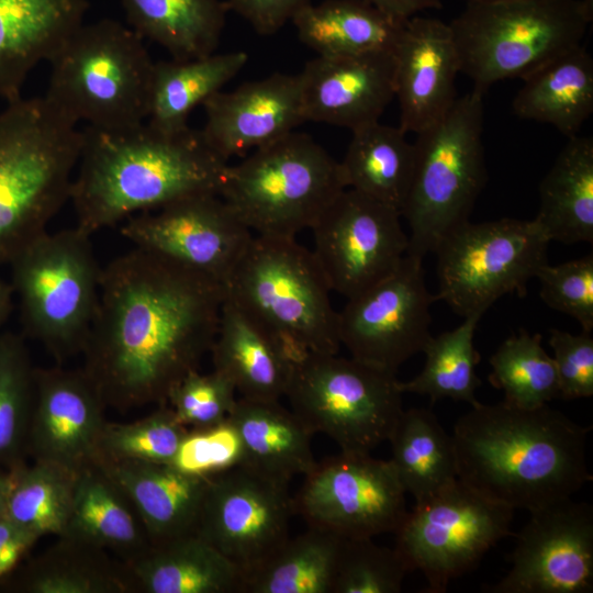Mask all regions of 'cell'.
Instances as JSON below:
<instances>
[{
	"label": "cell",
	"mask_w": 593,
	"mask_h": 593,
	"mask_svg": "<svg viewBox=\"0 0 593 593\" xmlns=\"http://www.w3.org/2000/svg\"><path fill=\"white\" fill-rule=\"evenodd\" d=\"M224 284L134 247L102 268L81 354L105 405L164 404L215 339Z\"/></svg>",
	"instance_id": "cell-1"
},
{
	"label": "cell",
	"mask_w": 593,
	"mask_h": 593,
	"mask_svg": "<svg viewBox=\"0 0 593 593\" xmlns=\"http://www.w3.org/2000/svg\"><path fill=\"white\" fill-rule=\"evenodd\" d=\"M590 429L548 404L479 402L454 426L458 480L513 510L570 499L593 480L585 455Z\"/></svg>",
	"instance_id": "cell-2"
},
{
	"label": "cell",
	"mask_w": 593,
	"mask_h": 593,
	"mask_svg": "<svg viewBox=\"0 0 593 593\" xmlns=\"http://www.w3.org/2000/svg\"><path fill=\"white\" fill-rule=\"evenodd\" d=\"M81 132L69 201L76 227L90 236L184 197L219 194L228 166L191 127L165 132L145 122L121 131L88 125Z\"/></svg>",
	"instance_id": "cell-3"
},
{
	"label": "cell",
	"mask_w": 593,
	"mask_h": 593,
	"mask_svg": "<svg viewBox=\"0 0 593 593\" xmlns=\"http://www.w3.org/2000/svg\"><path fill=\"white\" fill-rule=\"evenodd\" d=\"M45 96L0 112V266L36 237L70 200L82 132Z\"/></svg>",
	"instance_id": "cell-4"
},
{
	"label": "cell",
	"mask_w": 593,
	"mask_h": 593,
	"mask_svg": "<svg viewBox=\"0 0 593 593\" xmlns=\"http://www.w3.org/2000/svg\"><path fill=\"white\" fill-rule=\"evenodd\" d=\"M225 298L261 326L292 361L337 354L338 312L313 251L295 237L254 234L225 284Z\"/></svg>",
	"instance_id": "cell-5"
},
{
	"label": "cell",
	"mask_w": 593,
	"mask_h": 593,
	"mask_svg": "<svg viewBox=\"0 0 593 593\" xmlns=\"http://www.w3.org/2000/svg\"><path fill=\"white\" fill-rule=\"evenodd\" d=\"M49 63L45 97L75 123L121 131L147 120L154 61L132 29L112 19L82 23Z\"/></svg>",
	"instance_id": "cell-6"
},
{
	"label": "cell",
	"mask_w": 593,
	"mask_h": 593,
	"mask_svg": "<svg viewBox=\"0 0 593 593\" xmlns=\"http://www.w3.org/2000/svg\"><path fill=\"white\" fill-rule=\"evenodd\" d=\"M483 94L473 87L416 134L413 176L401 213L410 230L409 255L434 253L447 234L469 221L486 183Z\"/></svg>",
	"instance_id": "cell-7"
},
{
	"label": "cell",
	"mask_w": 593,
	"mask_h": 593,
	"mask_svg": "<svg viewBox=\"0 0 593 593\" xmlns=\"http://www.w3.org/2000/svg\"><path fill=\"white\" fill-rule=\"evenodd\" d=\"M345 189L340 163L293 131L228 164L219 194L253 234L295 237Z\"/></svg>",
	"instance_id": "cell-8"
},
{
	"label": "cell",
	"mask_w": 593,
	"mask_h": 593,
	"mask_svg": "<svg viewBox=\"0 0 593 593\" xmlns=\"http://www.w3.org/2000/svg\"><path fill=\"white\" fill-rule=\"evenodd\" d=\"M592 19L581 0H494L466 3L449 25L460 72L485 92L581 45Z\"/></svg>",
	"instance_id": "cell-9"
},
{
	"label": "cell",
	"mask_w": 593,
	"mask_h": 593,
	"mask_svg": "<svg viewBox=\"0 0 593 593\" xmlns=\"http://www.w3.org/2000/svg\"><path fill=\"white\" fill-rule=\"evenodd\" d=\"M91 236L78 227L36 237L9 262L22 324L57 359L82 351L99 300Z\"/></svg>",
	"instance_id": "cell-10"
},
{
	"label": "cell",
	"mask_w": 593,
	"mask_h": 593,
	"mask_svg": "<svg viewBox=\"0 0 593 593\" xmlns=\"http://www.w3.org/2000/svg\"><path fill=\"white\" fill-rule=\"evenodd\" d=\"M395 374L353 357L309 353L293 361L284 396L312 434L342 451L370 454L389 440L404 411Z\"/></svg>",
	"instance_id": "cell-11"
},
{
	"label": "cell",
	"mask_w": 593,
	"mask_h": 593,
	"mask_svg": "<svg viewBox=\"0 0 593 593\" xmlns=\"http://www.w3.org/2000/svg\"><path fill=\"white\" fill-rule=\"evenodd\" d=\"M550 240L538 222L503 217L465 222L438 244L437 300L459 316L483 315L508 293L524 296L548 262Z\"/></svg>",
	"instance_id": "cell-12"
},
{
	"label": "cell",
	"mask_w": 593,
	"mask_h": 593,
	"mask_svg": "<svg viewBox=\"0 0 593 593\" xmlns=\"http://www.w3.org/2000/svg\"><path fill=\"white\" fill-rule=\"evenodd\" d=\"M513 513L457 479L407 511L394 548L410 572L424 574L427 592L443 593L511 534Z\"/></svg>",
	"instance_id": "cell-13"
},
{
	"label": "cell",
	"mask_w": 593,
	"mask_h": 593,
	"mask_svg": "<svg viewBox=\"0 0 593 593\" xmlns=\"http://www.w3.org/2000/svg\"><path fill=\"white\" fill-rule=\"evenodd\" d=\"M405 494L390 460L340 450L316 461L293 502L307 526L373 538L398 529L407 513Z\"/></svg>",
	"instance_id": "cell-14"
},
{
	"label": "cell",
	"mask_w": 593,
	"mask_h": 593,
	"mask_svg": "<svg viewBox=\"0 0 593 593\" xmlns=\"http://www.w3.org/2000/svg\"><path fill=\"white\" fill-rule=\"evenodd\" d=\"M423 258L406 254L399 267L338 312V334L350 357L396 373L423 353L430 334L432 304Z\"/></svg>",
	"instance_id": "cell-15"
},
{
	"label": "cell",
	"mask_w": 593,
	"mask_h": 593,
	"mask_svg": "<svg viewBox=\"0 0 593 593\" xmlns=\"http://www.w3.org/2000/svg\"><path fill=\"white\" fill-rule=\"evenodd\" d=\"M401 217L349 188L335 198L311 228L312 251L332 291L351 299L399 267L409 247Z\"/></svg>",
	"instance_id": "cell-16"
},
{
	"label": "cell",
	"mask_w": 593,
	"mask_h": 593,
	"mask_svg": "<svg viewBox=\"0 0 593 593\" xmlns=\"http://www.w3.org/2000/svg\"><path fill=\"white\" fill-rule=\"evenodd\" d=\"M289 484L244 466L212 475L197 534L250 572L290 537Z\"/></svg>",
	"instance_id": "cell-17"
},
{
	"label": "cell",
	"mask_w": 593,
	"mask_h": 593,
	"mask_svg": "<svg viewBox=\"0 0 593 593\" xmlns=\"http://www.w3.org/2000/svg\"><path fill=\"white\" fill-rule=\"evenodd\" d=\"M122 235L225 284L253 232L217 193H200L126 219Z\"/></svg>",
	"instance_id": "cell-18"
},
{
	"label": "cell",
	"mask_w": 593,
	"mask_h": 593,
	"mask_svg": "<svg viewBox=\"0 0 593 593\" xmlns=\"http://www.w3.org/2000/svg\"><path fill=\"white\" fill-rule=\"evenodd\" d=\"M511 568L491 593H589L593 590V507L571 497L529 512Z\"/></svg>",
	"instance_id": "cell-19"
},
{
	"label": "cell",
	"mask_w": 593,
	"mask_h": 593,
	"mask_svg": "<svg viewBox=\"0 0 593 593\" xmlns=\"http://www.w3.org/2000/svg\"><path fill=\"white\" fill-rule=\"evenodd\" d=\"M104 402L83 370L35 369L26 445L36 461L76 473L97 465Z\"/></svg>",
	"instance_id": "cell-20"
},
{
	"label": "cell",
	"mask_w": 593,
	"mask_h": 593,
	"mask_svg": "<svg viewBox=\"0 0 593 593\" xmlns=\"http://www.w3.org/2000/svg\"><path fill=\"white\" fill-rule=\"evenodd\" d=\"M202 105L201 134L227 161L280 139L305 122L300 72H276L231 91L220 90Z\"/></svg>",
	"instance_id": "cell-21"
},
{
	"label": "cell",
	"mask_w": 593,
	"mask_h": 593,
	"mask_svg": "<svg viewBox=\"0 0 593 593\" xmlns=\"http://www.w3.org/2000/svg\"><path fill=\"white\" fill-rule=\"evenodd\" d=\"M300 76L305 122L355 131L379 121L395 96L393 51L317 55Z\"/></svg>",
	"instance_id": "cell-22"
},
{
	"label": "cell",
	"mask_w": 593,
	"mask_h": 593,
	"mask_svg": "<svg viewBox=\"0 0 593 593\" xmlns=\"http://www.w3.org/2000/svg\"><path fill=\"white\" fill-rule=\"evenodd\" d=\"M394 92L400 127L425 130L455 103L459 57L449 23L414 15L406 20L393 48Z\"/></svg>",
	"instance_id": "cell-23"
},
{
	"label": "cell",
	"mask_w": 593,
	"mask_h": 593,
	"mask_svg": "<svg viewBox=\"0 0 593 593\" xmlns=\"http://www.w3.org/2000/svg\"><path fill=\"white\" fill-rule=\"evenodd\" d=\"M97 465L130 497L152 545L197 533L212 477L163 462L102 460Z\"/></svg>",
	"instance_id": "cell-24"
},
{
	"label": "cell",
	"mask_w": 593,
	"mask_h": 593,
	"mask_svg": "<svg viewBox=\"0 0 593 593\" xmlns=\"http://www.w3.org/2000/svg\"><path fill=\"white\" fill-rule=\"evenodd\" d=\"M87 0H0V98H21L30 71L83 23Z\"/></svg>",
	"instance_id": "cell-25"
},
{
	"label": "cell",
	"mask_w": 593,
	"mask_h": 593,
	"mask_svg": "<svg viewBox=\"0 0 593 593\" xmlns=\"http://www.w3.org/2000/svg\"><path fill=\"white\" fill-rule=\"evenodd\" d=\"M213 370L225 376L240 398L280 401L293 361L261 326L225 298L211 347Z\"/></svg>",
	"instance_id": "cell-26"
},
{
	"label": "cell",
	"mask_w": 593,
	"mask_h": 593,
	"mask_svg": "<svg viewBox=\"0 0 593 593\" xmlns=\"http://www.w3.org/2000/svg\"><path fill=\"white\" fill-rule=\"evenodd\" d=\"M125 564L145 593H244V571L197 533L150 545Z\"/></svg>",
	"instance_id": "cell-27"
},
{
	"label": "cell",
	"mask_w": 593,
	"mask_h": 593,
	"mask_svg": "<svg viewBox=\"0 0 593 593\" xmlns=\"http://www.w3.org/2000/svg\"><path fill=\"white\" fill-rule=\"evenodd\" d=\"M227 419L240 440V466L287 483L315 466L313 434L279 401L239 396Z\"/></svg>",
	"instance_id": "cell-28"
},
{
	"label": "cell",
	"mask_w": 593,
	"mask_h": 593,
	"mask_svg": "<svg viewBox=\"0 0 593 593\" xmlns=\"http://www.w3.org/2000/svg\"><path fill=\"white\" fill-rule=\"evenodd\" d=\"M59 537L112 550L125 563L152 545L130 497L99 465L78 474L70 516Z\"/></svg>",
	"instance_id": "cell-29"
},
{
	"label": "cell",
	"mask_w": 593,
	"mask_h": 593,
	"mask_svg": "<svg viewBox=\"0 0 593 593\" xmlns=\"http://www.w3.org/2000/svg\"><path fill=\"white\" fill-rule=\"evenodd\" d=\"M513 99L514 113L547 123L568 137L578 135L593 112V59L579 45L525 78Z\"/></svg>",
	"instance_id": "cell-30"
},
{
	"label": "cell",
	"mask_w": 593,
	"mask_h": 593,
	"mask_svg": "<svg viewBox=\"0 0 593 593\" xmlns=\"http://www.w3.org/2000/svg\"><path fill=\"white\" fill-rule=\"evenodd\" d=\"M534 217L549 240L593 243V138L574 135L539 184Z\"/></svg>",
	"instance_id": "cell-31"
},
{
	"label": "cell",
	"mask_w": 593,
	"mask_h": 593,
	"mask_svg": "<svg viewBox=\"0 0 593 593\" xmlns=\"http://www.w3.org/2000/svg\"><path fill=\"white\" fill-rule=\"evenodd\" d=\"M299 40L322 56L393 51L406 21L360 0L310 3L291 20Z\"/></svg>",
	"instance_id": "cell-32"
},
{
	"label": "cell",
	"mask_w": 593,
	"mask_h": 593,
	"mask_svg": "<svg viewBox=\"0 0 593 593\" xmlns=\"http://www.w3.org/2000/svg\"><path fill=\"white\" fill-rule=\"evenodd\" d=\"M121 1L131 29L164 47L176 60L215 53L230 12L222 0Z\"/></svg>",
	"instance_id": "cell-33"
},
{
	"label": "cell",
	"mask_w": 593,
	"mask_h": 593,
	"mask_svg": "<svg viewBox=\"0 0 593 593\" xmlns=\"http://www.w3.org/2000/svg\"><path fill=\"white\" fill-rule=\"evenodd\" d=\"M340 168L346 188L402 213L410 190L415 150L400 126L379 121L351 131Z\"/></svg>",
	"instance_id": "cell-34"
},
{
	"label": "cell",
	"mask_w": 593,
	"mask_h": 593,
	"mask_svg": "<svg viewBox=\"0 0 593 593\" xmlns=\"http://www.w3.org/2000/svg\"><path fill=\"white\" fill-rule=\"evenodd\" d=\"M247 61V53L236 51L154 63L146 123L165 132L189 127L194 108L236 77Z\"/></svg>",
	"instance_id": "cell-35"
},
{
	"label": "cell",
	"mask_w": 593,
	"mask_h": 593,
	"mask_svg": "<svg viewBox=\"0 0 593 593\" xmlns=\"http://www.w3.org/2000/svg\"><path fill=\"white\" fill-rule=\"evenodd\" d=\"M398 478L415 503L455 482L457 458L452 436L427 409H409L389 438Z\"/></svg>",
	"instance_id": "cell-36"
},
{
	"label": "cell",
	"mask_w": 593,
	"mask_h": 593,
	"mask_svg": "<svg viewBox=\"0 0 593 593\" xmlns=\"http://www.w3.org/2000/svg\"><path fill=\"white\" fill-rule=\"evenodd\" d=\"M345 538L307 526L245 574L244 593H333Z\"/></svg>",
	"instance_id": "cell-37"
},
{
	"label": "cell",
	"mask_w": 593,
	"mask_h": 593,
	"mask_svg": "<svg viewBox=\"0 0 593 593\" xmlns=\"http://www.w3.org/2000/svg\"><path fill=\"white\" fill-rule=\"evenodd\" d=\"M79 473L64 467L21 461L10 468L3 518L33 534L61 536L66 529Z\"/></svg>",
	"instance_id": "cell-38"
},
{
	"label": "cell",
	"mask_w": 593,
	"mask_h": 593,
	"mask_svg": "<svg viewBox=\"0 0 593 593\" xmlns=\"http://www.w3.org/2000/svg\"><path fill=\"white\" fill-rule=\"evenodd\" d=\"M29 593H126L134 589L125 562L113 563L104 550L59 537L26 573Z\"/></svg>",
	"instance_id": "cell-39"
},
{
	"label": "cell",
	"mask_w": 593,
	"mask_h": 593,
	"mask_svg": "<svg viewBox=\"0 0 593 593\" xmlns=\"http://www.w3.org/2000/svg\"><path fill=\"white\" fill-rule=\"evenodd\" d=\"M482 316H467L458 327L432 336L423 349L426 359L422 371L409 381L399 382L402 393L424 395L433 403L451 399L477 405L475 391L481 380L475 369L481 357L473 340Z\"/></svg>",
	"instance_id": "cell-40"
},
{
	"label": "cell",
	"mask_w": 593,
	"mask_h": 593,
	"mask_svg": "<svg viewBox=\"0 0 593 593\" xmlns=\"http://www.w3.org/2000/svg\"><path fill=\"white\" fill-rule=\"evenodd\" d=\"M489 362V382L504 392L503 401L511 405L536 409L559 396L555 361L542 348L539 333L512 334Z\"/></svg>",
	"instance_id": "cell-41"
},
{
	"label": "cell",
	"mask_w": 593,
	"mask_h": 593,
	"mask_svg": "<svg viewBox=\"0 0 593 593\" xmlns=\"http://www.w3.org/2000/svg\"><path fill=\"white\" fill-rule=\"evenodd\" d=\"M34 374L26 346L13 333L0 335V466L20 462L26 445L34 398Z\"/></svg>",
	"instance_id": "cell-42"
},
{
	"label": "cell",
	"mask_w": 593,
	"mask_h": 593,
	"mask_svg": "<svg viewBox=\"0 0 593 593\" xmlns=\"http://www.w3.org/2000/svg\"><path fill=\"white\" fill-rule=\"evenodd\" d=\"M188 430L167 403L159 404L152 414L133 423L107 422L100 440L98 462L171 463Z\"/></svg>",
	"instance_id": "cell-43"
},
{
	"label": "cell",
	"mask_w": 593,
	"mask_h": 593,
	"mask_svg": "<svg viewBox=\"0 0 593 593\" xmlns=\"http://www.w3.org/2000/svg\"><path fill=\"white\" fill-rule=\"evenodd\" d=\"M410 572L395 548L345 538L333 593H398Z\"/></svg>",
	"instance_id": "cell-44"
},
{
	"label": "cell",
	"mask_w": 593,
	"mask_h": 593,
	"mask_svg": "<svg viewBox=\"0 0 593 593\" xmlns=\"http://www.w3.org/2000/svg\"><path fill=\"white\" fill-rule=\"evenodd\" d=\"M236 389L222 373L192 371L170 391L167 404L186 427L202 428L222 423L236 403Z\"/></svg>",
	"instance_id": "cell-45"
},
{
	"label": "cell",
	"mask_w": 593,
	"mask_h": 593,
	"mask_svg": "<svg viewBox=\"0 0 593 593\" xmlns=\"http://www.w3.org/2000/svg\"><path fill=\"white\" fill-rule=\"evenodd\" d=\"M540 298L552 310L573 317L583 332L593 329V254L537 272Z\"/></svg>",
	"instance_id": "cell-46"
},
{
	"label": "cell",
	"mask_w": 593,
	"mask_h": 593,
	"mask_svg": "<svg viewBox=\"0 0 593 593\" xmlns=\"http://www.w3.org/2000/svg\"><path fill=\"white\" fill-rule=\"evenodd\" d=\"M239 437L228 419L202 428H191L182 439L171 462L195 475L212 477L240 466Z\"/></svg>",
	"instance_id": "cell-47"
},
{
	"label": "cell",
	"mask_w": 593,
	"mask_h": 593,
	"mask_svg": "<svg viewBox=\"0 0 593 593\" xmlns=\"http://www.w3.org/2000/svg\"><path fill=\"white\" fill-rule=\"evenodd\" d=\"M549 346L553 350L559 398L575 400L593 395V337L591 333L571 334L550 329Z\"/></svg>",
	"instance_id": "cell-48"
},
{
	"label": "cell",
	"mask_w": 593,
	"mask_h": 593,
	"mask_svg": "<svg viewBox=\"0 0 593 593\" xmlns=\"http://www.w3.org/2000/svg\"><path fill=\"white\" fill-rule=\"evenodd\" d=\"M311 0H226L228 11H233L259 35H272Z\"/></svg>",
	"instance_id": "cell-49"
},
{
	"label": "cell",
	"mask_w": 593,
	"mask_h": 593,
	"mask_svg": "<svg viewBox=\"0 0 593 593\" xmlns=\"http://www.w3.org/2000/svg\"><path fill=\"white\" fill-rule=\"evenodd\" d=\"M37 540L33 534L0 518V580L16 568Z\"/></svg>",
	"instance_id": "cell-50"
},
{
	"label": "cell",
	"mask_w": 593,
	"mask_h": 593,
	"mask_svg": "<svg viewBox=\"0 0 593 593\" xmlns=\"http://www.w3.org/2000/svg\"><path fill=\"white\" fill-rule=\"evenodd\" d=\"M398 20L406 21L418 12L440 9L441 0H360Z\"/></svg>",
	"instance_id": "cell-51"
},
{
	"label": "cell",
	"mask_w": 593,
	"mask_h": 593,
	"mask_svg": "<svg viewBox=\"0 0 593 593\" xmlns=\"http://www.w3.org/2000/svg\"><path fill=\"white\" fill-rule=\"evenodd\" d=\"M13 289L11 283L0 279V326L8 320L13 305Z\"/></svg>",
	"instance_id": "cell-52"
},
{
	"label": "cell",
	"mask_w": 593,
	"mask_h": 593,
	"mask_svg": "<svg viewBox=\"0 0 593 593\" xmlns=\"http://www.w3.org/2000/svg\"><path fill=\"white\" fill-rule=\"evenodd\" d=\"M10 485V468L0 466V518L3 517L5 500Z\"/></svg>",
	"instance_id": "cell-53"
},
{
	"label": "cell",
	"mask_w": 593,
	"mask_h": 593,
	"mask_svg": "<svg viewBox=\"0 0 593 593\" xmlns=\"http://www.w3.org/2000/svg\"><path fill=\"white\" fill-rule=\"evenodd\" d=\"M588 12L593 15V0H581Z\"/></svg>",
	"instance_id": "cell-54"
},
{
	"label": "cell",
	"mask_w": 593,
	"mask_h": 593,
	"mask_svg": "<svg viewBox=\"0 0 593 593\" xmlns=\"http://www.w3.org/2000/svg\"><path fill=\"white\" fill-rule=\"evenodd\" d=\"M466 3H472V2H483V1H494V0H462Z\"/></svg>",
	"instance_id": "cell-55"
}]
</instances>
